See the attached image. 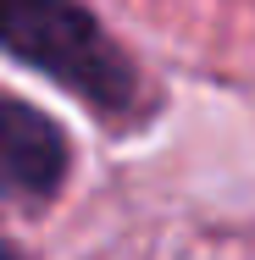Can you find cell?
<instances>
[{
	"instance_id": "obj_1",
	"label": "cell",
	"mask_w": 255,
	"mask_h": 260,
	"mask_svg": "<svg viewBox=\"0 0 255 260\" xmlns=\"http://www.w3.org/2000/svg\"><path fill=\"white\" fill-rule=\"evenodd\" d=\"M0 45L22 67L72 83L89 105L117 111L133 94L128 61L95 28V17L78 11V6H61V0H0Z\"/></svg>"
},
{
	"instance_id": "obj_2",
	"label": "cell",
	"mask_w": 255,
	"mask_h": 260,
	"mask_svg": "<svg viewBox=\"0 0 255 260\" xmlns=\"http://www.w3.org/2000/svg\"><path fill=\"white\" fill-rule=\"evenodd\" d=\"M67 139L34 105L0 100V200H45L61 188Z\"/></svg>"
},
{
	"instance_id": "obj_3",
	"label": "cell",
	"mask_w": 255,
	"mask_h": 260,
	"mask_svg": "<svg viewBox=\"0 0 255 260\" xmlns=\"http://www.w3.org/2000/svg\"><path fill=\"white\" fill-rule=\"evenodd\" d=\"M0 260H17V249H11V244H0Z\"/></svg>"
}]
</instances>
